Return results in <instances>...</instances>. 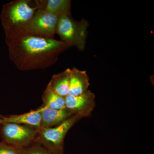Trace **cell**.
<instances>
[{"instance_id": "7c38bea8", "label": "cell", "mask_w": 154, "mask_h": 154, "mask_svg": "<svg viewBox=\"0 0 154 154\" xmlns=\"http://www.w3.org/2000/svg\"><path fill=\"white\" fill-rule=\"evenodd\" d=\"M71 69L68 68L64 71L53 75L49 84L57 94L62 97L68 95Z\"/></svg>"}, {"instance_id": "6da1fadb", "label": "cell", "mask_w": 154, "mask_h": 154, "mask_svg": "<svg viewBox=\"0 0 154 154\" xmlns=\"http://www.w3.org/2000/svg\"><path fill=\"white\" fill-rule=\"evenodd\" d=\"M10 60L21 71L44 69L52 66L69 47L62 40L29 34L5 38Z\"/></svg>"}, {"instance_id": "3957f363", "label": "cell", "mask_w": 154, "mask_h": 154, "mask_svg": "<svg viewBox=\"0 0 154 154\" xmlns=\"http://www.w3.org/2000/svg\"><path fill=\"white\" fill-rule=\"evenodd\" d=\"M80 116L75 114L57 126L37 130L34 143L40 145L53 154H64V139L67 133L79 120Z\"/></svg>"}, {"instance_id": "4fadbf2b", "label": "cell", "mask_w": 154, "mask_h": 154, "mask_svg": "<svg viewBox=\"0 0 154 154\" xmlns=\"http://www.w3.org/2000/svg\"><path fill=\"white\" fill-rule=\"evenodd\" d=\"M44 107L53 109H62L65 108V97L60 96L53 90L49 84L42 96Z\"/></svg>"}, {"instance_id": "9a60e30c", "label": "cell", "mask_w": 154, "mask_h": 154, "mask_svg": "<svg viewBox=\"0 0 154 154\" xmlns=\"http://www.w3.org/2000/svg\"><path fill=\"white\" fill-rule=\"evenodd\" d=\"M22 148L0 142V154H22Z\"/></svg>"}, {"instance_id": "5b68a950", "label": "cell", "mask_w": 154, "mask_h": 154, "mask_svg": "<svg viewBox=\"0 0 154 154\" xmlns=\"http://www.w3.org/2000/svg\"><path fill=\"white\" fill-rule=\"evenodd\" d=\"M3 142L17 148L28 147L34 143L37 130L25 125L4 123L1 125Z\"/></svg>"}, {"instance_id": "9c48e42d", "label": "cell", "mask_w": 154, "mask_h": 154, "mask_svg": "<svg viewBox=\"0 0 154 154\" xmlns=\"http://www.w3.org/2000/svg\"><path fill=\"white\" fill-rule=\"evenodd\" d=\"M40 128H48L57 126L75 115L66 107L62 109H53L42 106Z\"/></svg>"}, {"instance_id": "30bf717a", "label": "cell", "mask_w": 154, "mask_h": 154, "mask_svg": "<svg viewBox=\"0 0 154 154\" xmlns=\"http://www.w3.org/2000/svg\"><path fill=\"white\" fill-rule=\"evenodd\" d=\"M90 84L86 71L80 70L74 67L71 69L68 95L77 96L88 90Z\"/></svg>"}, {"instance_id": "52a82bcc", "label": "cell", "mask_w": 154, "mask_h": 154, "mask_svg": "<svg viewBox=\"0 0 154 154\" xmlns=\"http://www.w3.org/2000/svg\"><path fill=\"white\" fill-rule=\"evenodd\" d=\"M95 94L89 90L79 96L68 95L65 97L66 107L82 118L88 117L95 107Z\"/></svg>"}, {"instance_id": "8fae6325", "label": "cell", "mask_w": 154, "mask_h": 154, "mask_svg": "<svg viewBox=\"0 0 154 154\" xmlns=\"http://www.w3.org/2000/svg\"><path fill=\"white\" fill-rule=\"evenodd\" d=\"M41 8L57 17L71 16V1L39 0Z\"/></svg>"}, {"instance_id": "8992f818", "label": "cell", "mask_w": 154, "mask_h": 154, "mask_svg": "<svg viewBox=\"0 0 154 154\" xmlns=\"http://www.w3.org/2000/svg\"><path fill=\"white\" fill-rule=\"evenodd\" d=\"M59 18L43 9H39L28 23L22 35L29 34L45 38H54Z\"/></svg>"}, {"instance_id": "5bb4252c", "label": "cell", "mask_w": 154, "mask_h": 154, "mask_svg": "<svg viewBox=\"0 0 154 154\" xmlns=\"http://www.w3.org/2000/svg\"><path fill=\"white\" fill-rule=\"evenodd\" d=\"M22 154H53L40 145L36 144L22 148Z\"/></svg>"}, {"instance_id": "277c9868", "label": "cell", "mask_w": 154, "mask_h": 154, "mask_svg": "<svg viewBox=\"0 0 154 154\" xmlns=\"http://www.w3.org/2000/svg\"><path fill=\"white\" fill-rule=\"evenodd\" d=\"M88 26L89 23L85 19L76 21L71 16L60 17L56 34L69 47L74 46L83 51L85 48Z\"/></svg>"}, {"instance_id": "7a4b0ae2", "label": "cell", "mask_w": 154, "mask_h": 154, "mask_svg": "<svg viewBox=\"0 0 154 154\" xmlns=\"http://www.w3.org/2000/svg\"><path fill=\"white\" fill-rule=\"evenodd\" d=\"M39 9H41L39 0H15L4 5L1 19L5 38L22 35Z\"/></svg>"}, {"instance_id": "ba28073f", "label": "cell", "mask_w": 154, "mask_h": 154, "mask_svg": "<svg viewBox=\"0 0 154 154\" xmlns=\"http://www.w3.org/2000/svg\"><path fill=\"white\" fill-rule=\"evenodd\" d=\"M42 107L20 115H0V125L4 123L25 125L38 130L41 125V111Z\"/></svg>"}]
</instances>
